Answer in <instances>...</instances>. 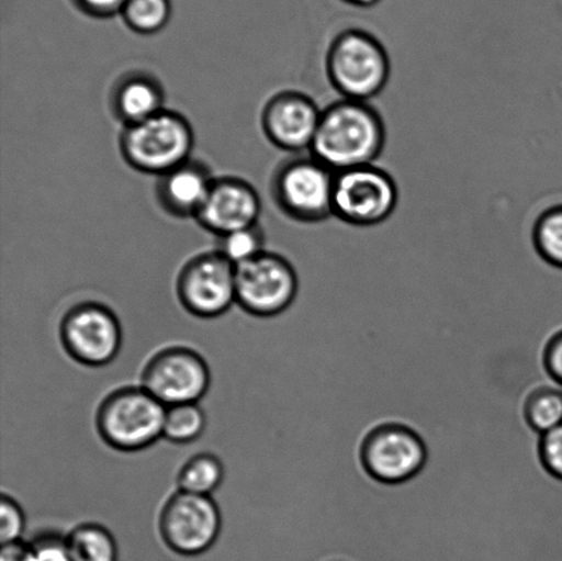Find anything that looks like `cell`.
<instances>
[{"instance_id": "obj_28", "label": "cell", "mask_w": 562, "mask_h": 561, "mask_svg": "<svg viewBox=\"0 0 562 561\" xmlns=\"http://www.w3.org/2000/svg\"><path fill=\"white\" fill-rule=\"evenodd\" d=\"M81 9L95 16H110L123 11L128 0H77Z\"/></svg>"}, {"instance_id": "obj_26", "label": "cell", "mask_w": 562, "mask_h": 561, "mask_svg": "<svg viewBox=\"0 0 562 561\" xmlns=\"http://www.w3.org/2000/svg\"><path fill=\"white\" fill-rule=\"evenodd\" d=\"M36 561H74L66 538L59 535H43L31 543Z\"/></svg>"}, {"instance_id": "obj_13", "label": "cell", "mask_w": 562, "mask_h": 561, "mask_svg": "<svg viewBox=\"0 0 562 561\" xmlns=\"http://www.w3.org/2000/svg\"><path fill=\"white\" fill-rule=\"evenodd\" d=\"M323 110L306 93L281 91L262 110L263 134L273 146L289 153L311 152Z\"/></svg>"}, {"instance_id": "obj_17", "label": "cell", "mask_w": 562, "mask_h": 561, "mask_svg": "<svg viewBox=\"0 0 562 561\" xmlns=\"http://www.w3.org/2000/svg\"><path fill=\"white\" fill-rule=\"evenodd\" d=\"M66 538L74 561H117L119 547L112 531L99 524L76 526Z\"/></svg>"}, {"instance_id": "obj_3", "label": "cell", "mask_w": 562, "mask_h": 561, "mask_svg": "<svg viewBox=\"0 0 562 561\" xmlns=\"http://www.w3.org/2000/svg\"><path fill=\"white\" fill-rule=\"evenodd\" d=\"M194 143L189 119L165 109L139 124L124 126L120 152L131 168L159 178L189 161Z\"/></svg>"}, {"instance_id": "obj_4", "label": "cell", "mask_w": 562, "mask_h": 561, "mask_svg": "<svg viewBox=\"0 0 562 561\" xmlns=\"http://www.w3.org/2000/svg\"><path fill=\"white\" fill-rule=\"evenodd\" d=\"M167 406L146 389L121 388L99 405L97 428L110 448L120 452H140L164 438Z\"/></svg>"}, {"instance_id": "obj_18", "label": "cell", "mask_w": 562, "mask_h": 561, "mask_svg": "<svg viewBox=\"0 0 562 561\" xmlns=\"http://www.w3.org/2000/svg\"><path fill=\"white\" fill-rule=\"evenodd\" d=\"M223 461L213 453H200L181 467L178 475L179 491L211 496L224 481Z\"/></svg>"}, {"instance_id": "obj_6", "label": "cell", "mask_w": 562, "mask_h": 561, "mask_svg": "<svg viewBox=\"0 0 562 561\" xmlns=\"http://www.w3.org/2000/svg\"><path fill=\"white\" fill-rule=\"evenodd\" d=\"M398 186L384 169L366 165L336 172L333 212L355 227H373L390 218L398 205Z\"/></svg>"}, {"instance_id": "obj_9", "label": "cell", "mask_w": 562, "mask_h": 561, "mask_svg": "<svg viewBox=\"0 0 562 561\" xmlns=\"http://www.w3.org/2000/svg\"><path fill=\"white\" fill-rule=\"evenodd\" d=\"M297 289L294 267L277 253H262L236 267V304L249 315H280L294 302Z\"/></svg>"}, {"instance_id": "obj_10", "label": "cell", "mask_w": 562, "mask_h": 561, "mask_svg": "<svg viewBox=\"0 0 562 561\" xmlns=\"http://www.w3.org/2000/svg\"><path fill=\"white\" fill-rule=\"evenodd\" d=\"M211 368L194 349L170 346L147 361L142 388L165 406L200 403L211 388Z\"/></svg>"}, {"instance_id": "obj_12", "label": "cell", "mask_w": 562, "mask_h": 561, "mask_svg": "<svg viewBox=\"0 0 562 561\" xmlns=\"http://www.w3.org/2000/svg\"><path fill=\"white\" fill-rule=\"evenodd\" d=\"M427 456L420 436L401 425L374 428L361 448L363 469L373 480L387 485L411 481L426 465Z\"/></svg>"}, {"instance_id": "obj_22", "label": "cell", "mask_w": 562, "mask_h": 561, "mask_svg": "<svg viewBox=\"0 0 562 561\" xmlns=\"http://www.w3.org/2000/svg\"><path fill=\"white\" fill-rule=\"evenodd\" d=\"M217 251L235 267L266 253V233L260 224L218 236Z\"/></svg>"}, {"instance_id": "obj_25", "label": "cell", "mask_w": 562, "mask_h": 561, "mask_svg": "<svg viewBox=\"0 0 562 561\" xmlns=\"http://www.w3.org/2000/svg\"><path fill=\"white\" fill-rule=\"evenodd\" d=\"M539 458L549 474L562 481V425L543 434L539 442Z\"/></svg>"}, {"instance_id": "obj_8", "label": "cell", "mask_w": 562, "mask_h": 561, "mask_svg": "<svg viewBox=\"0 0 562 561\" xmlns=\"http://www.w3.org/2000/svg\"><path fill=\"white\" fill-rule=\"evenodd\" d=\"M59 338L66 354L81 366H109L123 346V328L117 315L99 302H81L65 313Z\"/></svg>"}, {"instance_id": "obj_1", "label": "cell", "mask_w": 562, "mask_h": 561, "mask_svg": "<svg viewBox=\"0 0 562 561\" xmlns=\"http://www.w3.org/2000/svg\"><path fill=\"white\" fill-rule=\"evenodd\" d=\"M387 139L382 115L371 103L341 98L323 109L312 156L335 172L373 165Z\"/></svg>"}, {"instance_id": "obj_14", "label": "cell", "mask_w": 562, "mask_h": 561, "mask_svg": "<svg viewBox=\"0 0 562 561\" xmlns=\"http://www.w3.org/2000/svg\"><path fill=\"white\" fill-rule=\"evenodd\" d=\"M260 214L261 200L256 187L244 179L227 176L214 180L195 220L209 233L223 236L258 224Z\"/></svg>"}, {"instance_id": "obj_2", "label": "cell", "mask_w": 562, "mask_h": 561, "mask_svg": "<svg viewBox=\"0 0 562 561\" xmlns=\"http://www.w3.org/2000/svg\"><path fill=\"white\" fill-rule=\"evenodd\" d=\"M325 69L341 98L368 102L387 86L391 64L387 49L376 36L350 27L330 42Z\"/></svg>"}, {"instance_id": "obj_19", "label": "cell", "mask_w": 562, "mask_h": 561, "mask_svg": "<svg viewBox=\"0 0 562 561\" xmlns=\"http://www.w3.org/2000/svg\"><path fill=\"white\" fill-rule=\"evenodd\" d=\"M206 428V415L200 404L168 406L165 415L164 438L172 444L195 442Z\"/></svg>"}, {"instance_id": "obj_21", "label": "cell", "mask_w": 562, "mask_h": 561, "mask_svg": "<svg viewBox=\"0 0 562 561\" xmlns=\"http://www.w3.org/2000/svg\"><path fill=\"white\" fill-rule=\"evenodd\" d=\"M121 14L130 30L139 35H156L168 25L170 3L169 0H128Z\"/></svg>"}, {"instance_id": "obj_23", "label": "cell", "mask_w": 562, "mask_h": 561, "mask_svg": "<svg viewBox=\"0 0 562 561\" xmlns=\"http://www.w3.org/2000/svg\"><path fill=\"white\" fill-rule=\"evenodd\" d=\"M526 420L538 433L547 434L562 425V393L558 390H539L528 397Z\"/></svg>"}, {"instance_id": "obj_7", "label": "cell", "mask_w": 562, "mask_h": 561, "mask_svg": "<svg viewBox=\"0 0 562 561\" xmlns=\"http://www.w3.org/2000/svg\"><path fill=\"white\" fill-rule=\"evenodd\" d=\"M223 518L211 496L178 491L164 504L158 529L165 546L181 557H200L222 532Z\"/></svg>"}, {"instance_id": "obj_29", "label": "cell", "mask_w": 562, "mask_h": 561, "mask_svg": "<svg viewBox=\"0 0 562 561\" xmlns=\"http://www.w3.org/2000/svg\"><path fill=\"white\" fill-rule=\"evenodd\" d=\"M0 561H36L31 543L14 542L2 546Z\"/></svg>"}, {"instance_id": "obj_15", "label": "cell", "mask_w": 562, "mask_h": 561, "mask_svg": "<svg viewBox=\"0 0 562 561\" xmlns=\"http://www.w3.org/2000/svg\"><path fill=\"white\" fill-rule=\"evenodd\" d=\"M214 178L206 164L189 159L159 176L156 187L159 205L172 217L195 218L212 190Z\"/></svg>"}, {"instance_id": "obj_5", "label": "cell", "mask_w": 562, "mask_h": 561, "mask_svg": "<svg viewBox=\"0 0 562 561\" xmlns=\"http://www.w3.org/2000/svg\"><path fill=\"white\" fill-rule=\"evenodd\" d=\"M336 172L316 157L297 156L281 162L272 178V198L284 216L316 224L334 216Z\"/></svg>"}, {"instance_id": "obj_20", "label": "cell", "mask_w": 562, "mask_h": 561, "mask_svg": "<svg viewBox=\"0 0 562 561\" xmlns=\"http://www.w3.org/2000/svg\"><path fill=\"white\" fill-rule=\"evenodd\" d=\"M532 244L544 262L562 269V205L547 209L537 218Z\"/></svg>"}, {"instance_id": "obj_24", "label": "cell", "mask_w": 562, "mask_h": 561, "mask_svg": "<svg viewBox=\"0 0 562 561\" xmlns=\"http://www.w3.org/2000/svg\"><path fill=\"white\" fill-rule=\"evenodd\" d=\"M25 524L24 509L13 497L3 494L0 500V541H2V546L21 542Z\"/></svg>"}, {"instance_id": "obj_11", "label": "cell", "mask_w": 562, "mask_h": 561, "mask_svg": "<svg viewBox=\"0 0 562 561\" xmlns=\"http://www.w3.org/2000/svg\"><path fill=\"white\" fill-rule=\"evenodd\" d=\"M180 304L192 316L216 318L236 304V267L220 253L191 258L179 273Z\"/></svg>"}, {"instance_id": "obj_30", "label": "cell", "mask_w": 562, "mask_h": 561, "mask_svg": "<svg viewBox=\"0 0 562 561\" xmlns=\"http://www.w3.org/2000/svg\"><path fill=\"white\" fill-rule=\"evenodd\" d=\"M341 2L356 5V8L369 9L382 2V0H341Z\"/></svg>"}, {"instance_id": "obj_16", "label": "cell", "mask_w": 562, "mask_h": 561, "mask_svg": "<svg viewBox=\"0 0 562 561\" xmlns=\"http://www.w3.org/2000/svg\"><path fill=\"white\" fill-rule=\"evenodd\" d=\"M110 106L114 117L124 126L151 119L167 109L161 81L146 71H130L115 82Z\"/></svg>"}, {"instance_id": "obj_27", "label": "cell", "mask_w": 562, "mask_h": 561, "mask_svg": "<svg viewBox=\"0 0 562 561\" xmlns=\"http://www.w3.org/2000/svg\"><path fill=\"white\" fill-rule=\"evenodd\" d=\"M543 360L549 375L562 386V332L549 340Z\"/></svg>"}]
</instances>
